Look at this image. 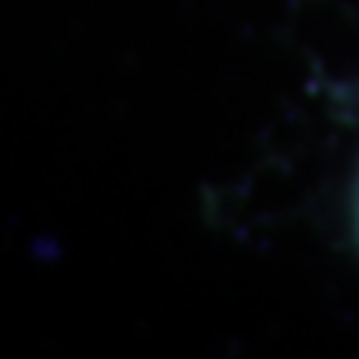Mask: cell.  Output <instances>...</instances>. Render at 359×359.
<instances>
[{
    "mask_svg": "<svg viewBox=\"0 0 359 359\" xmlns=\"http://www.w3.org/2000/svg\"><path fill=\"white\" fill-rule=\"evenodd\" d=\"M356 219H359V203H356Z\"/></svg>",
    "mask_w": 359,
    "mask_h": 359,
    "instance_id": "1",
    "label": "cell"
}]
</instances>
